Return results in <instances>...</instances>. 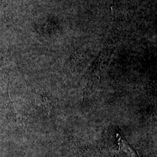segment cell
Instances as JSON below:
<instances>
[{
    "label": "cell",
    "instance_id": "6da1fadb",
    "mask_svg": "<svg viewBox=\"0 0 157 157\" xmlns=\"http://www.w3.org/2000/svg\"><path fill=\"white\" fill-rule=\"evenodd\" d=\"M117 137H118V144L120 150L125 152L129 157H138L137 152L123 137L119 135H117Z\"/></svg>",
    "mask_w": 157,
    "mask_h": 157
}]
</instances>
